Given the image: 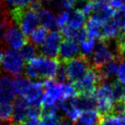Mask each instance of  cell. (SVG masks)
<instances>
[{"label":"cell","instance_id":"obj_25","mask_svg":"<svg viewBox=\"0 0 125 125\" xmlns=\"http://www.w3.org/2000/svg\"><path fill=\"white\" fill-rule=\"evenodd\" d=\"M31 83L32 81L30 78L25 77V76H17L14 81L16 94H18L20 98H22L25 92L29 88V86H31Z\"/></svg>","mask_w":125,"mask_h":125},{"label":"cell","instance_id":"obj_41","mask_svg":"<svg viewBox=\"0 0 125 125\" xmlns=\"http://www.w3.org/2000/svg\"><path fill=\"white\" fill-rule=\"evenodd\" d=\"M20 125H41V122L39 120H34V119H29L27 121H25L23 123Z\"/></svg>","mask_w":125,"mask_h":125},{"label":"cell","instance_id":"obj_21","mask_svg":"<svg viewBox=\"0 0 125 125\" xmlns=\"http://www.w3.org/2000/svg\"><path fill=\"white\" fill-rule=\"evenodd\" d=\"M86 16L79 9H74L70 13L69 20H68V26L72 28L73 30H79L83 27L85 24Z\"/></svg>","mask_w":125,"mask_h":125},{"label":"cell","instance_id":"obj_16","mask_svg":"<svg viewBox=\"0 0 125 125\" xmlns=\"http://www.w3.org/2000/svg\"><path fill=\"white\" fill-rule=\"evenodd\" d=\"M59 104H60V109L65 114V116L69 121H71L72 122H75L76 121H78V118L81 113H80V110L74 104L73 98L63 99L61 102H59Z\"/></svg>","mask_w":125,"mask_h":125},{"label":"cell","instance_id":"obj_33","mask_svg":"<svg viewBox=\"0 0 125 125\" xmlns=\"http://www.w3.org/2000/svg\"><path fill=\"white\" fill-rule=\"evenodd\" d=\"M3 1L5 2L6 6H8V8H11V10H13L17 8H28L35 0H3Z\"/></svg>","mask_w":125,"mask_h":125},{"label":"cell","instance_id":"obj_15","mask_svg":"<svg viewBox=\"0 0 125 125\" xmlns=\"http://www.w3.org/2000/svg\"><path fill=\"white\" fill-rule=\"evenodd\" d=\"M73 102L80 111L95 109V108H97V103H98L96 94L78 95L77 97L73 98Z\"/></svg>","mask_w":125,"mask_h":125},{"label":"cell","instance_id":"obj_37","mask_svg":"<svg viewBox=\"0 0 125 125\" xmlns=\"http://www.w3.org/2000/svg\"><path fill=\"white\" fill-rule=\"evenodd\" d=\"M78 96V93L74 85L72 84H63V98L71 99Z\"/></svg>","mask_w":125,"mask_h":125},{"label":"cell","instance_id":"obj_38","mask_svg":"<svg viewBox=\"0 0 125 125\" xmlns=\"http://www.w3.org/2000/svg\"><path fill=\"white\" fill-rule=\"evenodd\" d=\"M125 113V102L124 101H115L113 103L110 114L115 116H121Z\"/></svg>","mask_w":125,"mask_h":125},{"label":"cell","instance_id":"obj_35","mask_svg":"<svg viewBox=\"0 0 125 125\" xmlns=\"http://www.w3.org/2000/svg\"><path fill=\"white\" fill-rule=\"evenodd\" d=\"M88 34H87V31L86 29L81 28L79 30H74L73 32V35H72V39L73 41L76 42L82 43L84 42H86V40L88 39Z\"/></svg>","mask_w":125,"mask_h":125},{"label":"cell","instance_id":"obj_1","mask_svg":"<svg viewBox=\"0 0 125 125\" xmlns=\"http://www.w3.org/2000/svg\"><path fill=\"white\" fill-rule=\"evenodd\" d=\"M10 16L13 22L20 28L26 36H31L39 26V17L36 12L32 11L29 8L10 10Z\"/></svg>","mask_w":125,"mask_h":125},{"label":"cell","instance_id":"obj_46","mask_svg":"<svg viewBox=\"0 0 125 125\" xmlns=\"http://www.w3.org/2000/svg\"><path fill=\"white\" fill-rule=\"evenodd\" d=\"M42 1H52V0H42Z\"/></svg>","mask_w":125,"mask_h":125},{"label":"cell","instance_id":"obj_20","mask_svg":"<svg viewBox=\"0 0 125 125\" xmlns=\"http://www.w3.org/2000/svg\"><path fill=\"white\" fill-rule=\"evenodd\" d=\"M120 30L116 23L114 22L112 19L106 21L103 28H102V34H101V40L106 41V42H109L112 40L116 39L119 34H120Z\"/></svg>","mask_w":125,"mask_h":125},{"label":"cell","instance_id":"obj_34","mask_svg":"<svg viewBox=\"0 0 125 125\" xmlns=\"http://www.w3.org/2000/svg\"><path fill=\"white\" fill-rule=\"evenodd\" d=\"M55 80L59 83H65L68 80V75H67V70H66V65L64 62H60L58 67V70L55 75Z\"/></svg>","mask_w":125,"mask_h":125},{"label":"cell","instance_id":"obj_31","mask_svg":"<svg viewBox=\"0 0 125 125\" xmlns=\"http://www.w3.org/2000/svg\"><path fill=\"white\" fill-rule=\"evenodd\" d=\"M97 125H122L120 117L113 114H107L100 116Z\"/></svg>","mask_w":125,"mask_h":125},{"label":"cell","instance_id":"obj_40","mask_svg":"<svg viewBox=\"0 0 125 125\" xmlns=\"http://www.w3.org/2000/svg\"><path fill=\"white\" fill-rule=\"evenodd\" d=\"M118 77L119 80L125 84V61L121 62L118 71Z\"/></svg>","mask_w":125,"mask_h":125},{"label":"cell","instance_id":"obj_27","mask_svg":"<svg viewBox=\"0 0 125 125\" xmlns=\"http://www.w3.org/2000/svg\"><path fill=\"white\" fill-rule=\"evenodd\" d=\"M114 99L116 101L125 102V84L120 80H115L111 84Z\"/></svg>","mask_w":125,"mask_h":125},{"label":"cell","instance_id":"obj_44","mask_svg":"<svg viewBox=\"0 0 125 125\" xmlns=\"http://www.w3.org/2000/svg\"><path fill=\"white\" fill-rule=\"evenodd\" d=\"M0 125H13L11 121H0Z\"/></svg>","mask_w":125,"mask_h":125},{"label":"cell","instance_id":"obj_9","mask_svg":"<svg viewBox=\"0 0 125 125\" xmlns=\"http://www.w3.org/2000/svg\"><path fill=\"white\" fill-rule=\"evenodd\" d=\"M62 42V33L58 31H52L50 35H48L45 42L41 47V54L47 58L58 60Z\"/></svg>","mask_w":125,"mask_h":125},{"label":"cell","instance_id":"obj_22","mask_svg":"<svg viewBox=\"0 0 125 125\" xmlns=\"http://www.w3.org/2000/svg\"><path fill=\"white\" fill-rule=\"evenodd\" d=\"M99 118H100V115L98 112V110H95V109L86 110L81 112L78 118V122L84 125H97Z\"/></svg>","mask_w":125,"mask_h":125},{"label":"cell","instance_id":"obj_8","mask_svg":"<svg viewBox=\"0 0 125 125\" xmlns=\"http://www.w3.org/2000/svg\"><path fill=\"white\" fill-rule=\"evenodd\" d=\"M112 60H114V53L109 48L108 42L98 40V42L96 43V47L93 51L91 65L95 68H100Z\"/></svg>","mask_w":125,"mask_h":125},{"label":"cell","instance_id":"obj_45","mask_svg":"<svg viewBox=\"0 0 125 125\" xmlns=\"http://www.w3.org/2000/svg\"><path fill=\"white\" fill-rule=\"evenodd\" d=\"M121 124L125 125V113L121 116Z\"/></svg>","mask_w":125,"mask_h":125},{"label":"cell","instance_id":"obj_36","mask_svg":"<svg viewBox=\"0 0 125 125\" xmlns=\"http://www.w3.org/2000/svg\"><path fill=\"white\" fill-rule=\"evenodd\" d=\"M69 16H70V13L67 11V10H64V11L60 12L57 17H55V24H56V27L57 29L62 27H64L66 23H68V20H69Z\"/></svg>","mask_w":125,"mask_h":125},{"label":"cell","instance_id":"obj_12","mask_svg":"<svg viewBox=\"0 0 125 125\" xmlns=\"http://www.w3.org/2000/svg\"><path fill=\"white\" fill-rule=\"evenodd\" d=\"M31 105L24 98H16L13 103V114L11 122L13 125H20L29 118V110Z\"/></svg>","mask_w":125,"mask_h":125},{"label":"cell","instance_id":"obj_10","mask_svg":"<svg viewBox=\"0 0 125 125\" xmlns=\"http://www.w3.org/2000/svg\"><path fill=\"white\" fill-rule=\"evenodd\" d=\"M4 42L11 49L18 50L22 48L29 42V39L28 36L25 35V33L20 30V28L12 22L5 35Z\"/></svg>","mask_w":125,"mask_h":125},{"label":"cell","instance_id":"obj_2","mask_svg":"<svg viewBox=\"0 0 125 125\" xmlns=\"http://www.w3.org/2000/svg\"><path fill=\"white\" fill-rule=\"evenodd\" d=\"M64 63L66 65L68 80L74 84L81 80L85 76L86 72L92 67L91 62L84 55H78L68 60Z\"/></svg>","mask_w":125,"mask_h":125},{"label":"cell","instance_id":"obj_26","mask_svg":"<svg viewBox=\"0 0 125 125\" xmlns=\"http://www.w3.org/2000/svg\"><path fill=\"white\" fill-rule=\"evenodd\" d=\"M12 22L11 16L8 14L6 10L0 12V41H4L5 35Z\"/></svg>","mask_w":125,"mask_h":125},{"label":"cell","instance_id":"obj_39","mask_svg":"<svg viewBox=\"0 0 125 125\" xmlns=\"http://www.w3.org/2000/svg\"><path fill=\"white\" fill-rule=\"evenodd\" d=\"M42 117V107L31 106L29 110V119L39 120Z\"/></svg>","mask_w":125,"mask_h":125},{"label":"cell","instance_id":"obj_30","mask_svg":"<svg viewBox=\"0 0 125 125\" xmlns=\"http://www.w3.org/2000/svg\"><path fill=\"white\" fill-rule=\"evenodd\" d=\"M62 119L58 113L43 114L41 117V125H60Z\"/></svg>","mask_w":125,"mask_h":125},{"label":"cell","instance_id":"obj_11","mask_svg":"<svg viewBox=\"0 0 125 125\" xmlns=\"http://www.w3.org/2000/svg\"><path fill=\"white\" fill-rule=\"evenodd\" d=\"M44 92H45L44 83L41 81L32 82L23 95L22 98H24L31 106L42 107Z\"/></svg>","mask_w":125,"mask_h":125},{"label":"cell","instance_id":"obj_5","mask_svg":"<svg viewBox=\"0 0 125 125\" xmlns=\"http://www.w3.org/2000/svg\"><path fill=\"white\" fill-rule=\"evenodd\" d=\"M24 62L25 61L20 55V52L9 49L5 51L1 67L8 74L20 76L24 69Z\"/></svg>","mask_w":125,"mask_h":125},{"label":"cell","instance_id":"obj_32","mask_svg":"<svg viewBox=\"0 0 125 125\" xmlns=\"http://www.w3.org/2000/svg\"><path fill=\"white\" fill-rule=\"evenodd\" d=\"M96 47V40L92 39V38H88L86 42L81 43V47H80V52H81V55H84L87 57L88 55L92 53Z\"/></svg>","mask_w":125,"mask_h":125},{"label":"cell","instance_id":"obj_14","mask_svg":"<svg viewBox=\"0 0 125 125\" xmlns=\"http://www.w3.org/2000/svg\"><path fill=\"white\" fill-rule=\"evenodd\" d=\"M80 52V47L78 46L76 42L73 40L65 39L62 42L60 52H59L58 61L60 62H65L68 60L78 56Z\"/></svg>","mask_w":125,"mask_h":125},{"label":"cell","instance_id":"obj_43","mask_svg":"<svg viewBox=\"0 0 125 125\" xmlns=\"http://www.w3.org/2000/svg\"><path fill=\"white\" fill-rule=\"evenodd\" d=\"M4 53H5V51H3V50L0 49V66H1V63H2V61H3V58H4Z\"/></svg>","mask_w":125,"mask_h":125},{"label":"cell","instance_id":"obj_48","mask_svg":"<svg viewBox=\"0 0 125 125\" xmlns=\"http://www.w3.org/2000/svg\"><path fill=\"white\" fill-rule=\"evenodd\" d=\"M0 74H1V73H0Z\"/></svg>","mask_w":125,"mask_h":125},{"label":"cell","instance_id":"obj_24","mask_svg":"<svg viewBox=\"0 0 125 125\" xmlns=\"http://www.w3.org/2000/svg\"><path fill=\"white\" fill-rule=\"evenodd\" d=\"M20 53L25 62H31V60L36 58V55L38 53V50L34 44L31 42H28L22 48L20 49Z\"/></svg>","mask_w":125,"mask_h":125},{"label":"cell","instance_id":"obj_19","mask_svg":"<svg viewBox=\"0 0 125 125\" xmlns=\"http://www.w3.org/2000/svg\"><path fill=\"white\" fill-rule=\"evenodd\" d=\"M40 23L42 26L46 28L48 31H55L57 30L56 24H55V18L52 15V12L47 8H42L38 13Z\"/></svg>","mask_w":125,"mask_h":125},{"label":"cell","instance_id":"obj_17","mask_svg":"<svg viewBox=\"0 0 125 125\" xmlns=\"http://www.w3.org/2000/svg\"><path fill=\"white\" fill-rule=\"evenodd\" d=\"M103 25H104V22L95 19L93 17H90L86 24V30L87 31L88 37L95 40H101Z\"/></svg>","mask_w":125,"mask_h":125},{"label":"cell","instance_id":"obj_4","mask_svg":"<svg viewBox=\"0 0 125 125\" xmlns=\"http://www.w3.org/2000/svg\"><path fill=\"white\" fill-rule=\"evenodd\" d=\"M97 98V110L100 116L110 114L114 103V96L112 86L108 82L101 84L96 91Z\"/></svg>","mask_w":125,"mask_h":125},{"label":"cell","instance_id":"obj_18","mask_svg":"<svg viewBox=\"0 0 125 125\" xmlns=\"http://www.w3.org/2000/svg\"><path fill=\"white\" fill-rule=\"evenodd\" d=\"M120 62H119L117 60H112L100 68H97L103 82H107V80H109V78L113 77L115 74H118Z\"/></svg>","mask_w":125,"mask_h":125},{"label":"cell","instance_id":"obj_29","mask_svg":"<svg viewBox=\"0 0 125 125\" xmlns=\"http://www.w3.org/2000/svg\"><path fill=\"white\" fill-rule=\"evenodd\" d=\"M112 20H114V22L116 23L120 31H125V5H123L121 8L116 9L112 17Z\"/></svg>","mask_w":125,"mask_h":125},{"label":"cell","instance_id":"obj_23","mask_svg":"<svg viewBox=\"0 0 125 125\" xmlns=\"http://www.w3.org/2000/svg\"><path fill=\"white\" fill-rule=\"evenodd\" d=\"M48 37V30L44 27L37 28L30 36V42L35 46H42Z\"/></svg>","mask_w":125,"mask_h":125},{"label":"cell","instance_id":"obj_3","mask_svg":"<svg viewBox=\"0 0 125 125\" xmlns=\"http://www.w3.org/2000/svg\"><path fill=\"white\" fill-rule=\"evenodd\" d=\"M101 77L97 68L91 67L89 70L86 72L85 76L74 84L75 89L77 91L78 95H84V94H96L98 87L101 84H103Z\"/></svg>","mask_w":125,"mask_h":125},{"label":"cell","instance_id":"obj_42","mask_svg":"<svg viewBox=\"0 0 125 125\" xmlns=\"http://www.w3.org/2000/svg\"><path fill=\"white\" fill-rule=\"evenodd\" d=\"M60 125H74V124H73V122L71 121H69L68 119H62V121H61Z\"/></svg>","mask_w":125,"mask_h":125},{"label":"cell","instance_id":"obj_13","mask_svg":"<svg viewBox=\"0 0 125 125\" xmlns=\"http://www.w3.org/2000/svg\"><path fill=\"white\" fill-rule=\"evenodd\" d=\"M15 79L8 74H0V98L2 102H12L16 99Z\"/></svg>","mask_w":125,"mask_h":125},{"label":"cell","instance_id":"obj_7","mask_svg":"<svg viewBox=\"0 0 125 125\" xmlns=\"http://www.w3.org/2000/svg\"><path fill=\"white\" fill-rule=\"evenodd\" d=\"M44 97L42 107H49L63 100V84L54 79H46L44 82Z\"/></svg>","mask_w":125,"mask_h":125},{"label":"cell","instance_id":"obj_28","mask_svg":"<svg viewBox=\"0 0 125 125\" xmlns=\"http://www.w3.org/2000/svg\"><path fill=\"white\" fill-rule=\"evenodd\" d=\"M12 114H13V103L1 102L0 103V121H11Z\"/></svg>","mask_w":125,"mask_h":125},{"label":"cell","instance_id":"obj_6","mask_svg":"<svg viewBox=\"0 0 125 125\" xmlns=\"http://www.w3.org/2000/svg\"><path fill=\"white\" fill-rule=\"evenodd\" d=\"M29 62H31L37 70L40 79H42V78L52 79L55 77L59 64H60V62L58 60L47 58L44 56L36 57Z\"/></svg>","mask_w":125,"mask_h":125},{"label":"cell","instance_id":"obj_47","mask_svg":"<svg viewBox=\"0 0 125 125\" xmlns=\"http://www.w3.org/2000/svg\"><path fill=\"white\" fill-rule=\"evenodd\" d=\"M123 1H125V0H123Z\"/></svg>","mask_w":125,"mask_h":125}]
</instances>
